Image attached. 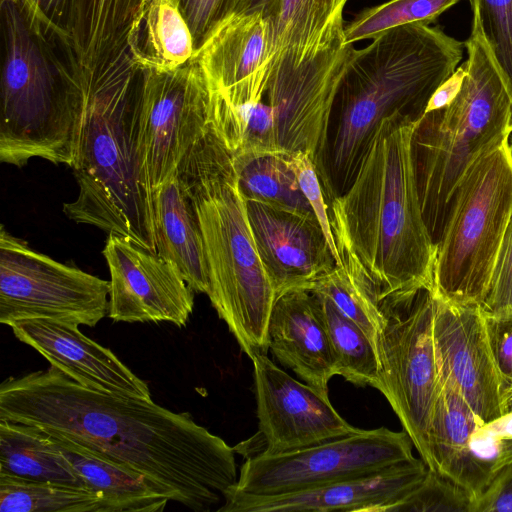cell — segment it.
Here are the masks:
<instances>
[{"label":"cell","instance_id":"cell-1","mask_svg":"<svg viewBox=\"0 0 512 512\" xmlns=\"http://www.w3.org/2000/svg\"><path fill=\"white\" fill-rule=\"evenodd\" d=\"M0 419L36 427L141 474L195 512L222 506L239 476L234 449L189 413L84 387L53 366L2 382Z\"/></svg>","mask_w":512,"mask_h":512},{"label":"cell","instance_id":"cell-2","mask_svg":"<svg viewBox=\"0 0 512 512\" xmlns=\"http://www.w3.org/2000/svg\"><path fill=\"white\" fill-rule=\"evenodd\" d=\"M418 122L385 118L353 183L328 205L340 258L359 266L379 306L433 289L437 246L422 213L413 155Z\"/></svg>","mask_w":512,"mask_h":512},{"label":"cell","instance_id":"cell-3","mask_svg":"<svg viewBox=\"0 0 512 512\" xmlns=\"http://www.w3.org/2000/svg\"><path fill=\"white\" fill-rule=\"evenodd\" d=\"M352 48L315 167L329 205L353 183L381 122L419 121L457 69L465 43L427 23L398 26Z\"/></svg>","mask_w":512,"mask_h":512},{"label":"cell","instance_id":"cell-4","mask_svg":"<svg viewBox=\"0 0 512 512\" xmlns=\"http://www.w3.org/2000/svg\"><path fill=\"white\" fill-rule=\"evenodd\" d=\"M85 70L86 100L72 167L79 192L63 211L77 223L157 252L153 193L140 150V69L125 45Z\"/></svg>","mask_w":512,"mask_h":512},{"label":"cell","instance_id":"cell-5","mask_svg":"<svg viewBox=\"0 0 512 512\" xmlns=\"http://www.w3.org/2000/svg\"><path fill=\"white\" fill-rule=\"evenodd\" d=\"M176 174L200 223L212 306L245 354L266 353L276 293L256 247L231 152L212 121Z\"/></svg>","mask_w":512,"mask_h":512},{"label":"cell","instance_id":"cell-6","mask_svg":"<svg viewBox=\"0 0 512 512\" xmlns=\"http://www.w3.org/2000/svg\"><path fill=\"white\" fill-rule=\"evenodd\" d=\"M0 160L31 158L73 167L86 100V71L74 58L52 57L51 43L29 26L15 0H1Z\"/></svg>","mask_w":512,"mask_h":512},{"label":"cell","instance_id":"cell-7","mask_svg":"<svg viewBox=\"0 0 512 512\" xmlns=\"http://www.w3.org/2000/svg\"><path fill=\"white\" fill-rule=\"evenodd\" d=\"M466 76L455 99L425 113L413 136L424 220L437 244L458 184L486 151L512 134L510 96L488 46L472 28L465 42Z\"/></svg>","mask_w":512,"mask_h":512},{"label":"cell","instance_id":"cell-8","mask_svg":"<svg viewBox=\"0 0 512 512\" xmlns=\"http://www.w3.org/2000/svg\"><path fill=\"white\" fill-rule=\"evenodd\" d=\"M506 137L466 171L436 244V297L481 306L512 215V146Z\"/></svg>","mask_w":512,"mask_h":512},{"label":"cell","instance_id":"cell-9","mask_svg":"<svg viewBox=\"0 0 512 512\" xmlns=\"http://www.w3.org/2000/svg\"><path fill=\"white\" fill-rule=\"evenodd\" d=\"M384 324L376 350L386 397L404 431L430 470L435 471L430 427L439 388L433 320V289L380 306Z\"/></svg>","mask_w":512,"mask_h":512},{"label":"cell","instance_id":"cell-10","mask_svg":"<svg viewBox=\"0 0 512 512\" xmlns=\"http://www.w3.org/2000/svg\"><path fill=\"white\" fill-rule=\"evenodd\" d=\"M405 432L385 427L363 430L306 448L246 456L238 480L240 493L274 496L310 490L380 472L414 459Z\"/></svg>","mask_w":512,"mask_h":512},{"label":"cell","instance_id":"cell-11","mask_svg":"<svg viewBox=\"0 0 512 512\" xmlns=\"http://www.w3.org/2000/svg\"><path fill=\"white\" fill-rule=\"evenodd\" d=\"M109 281L0 232V322L50 319L94 327L108 314Z\"/></svg>","mask_w":512,"mask_h":512},{"label":"cell","instance_id":"cell-12","mask_svg":"<svg viewBox=\"0 0 512 512\" xmlns=\"http://www.w3.org/2000/svg\"><path fill=\"white\" fill-rule=\"evenodd\" d=\"M212 90L193 57L168 71L140 70V150L152 193L211 123Z\"/></svg>","mask_w":512,"mask_h":512},{"label":"cell","instance_id":"cell-13","mask_svg":"<svg viewBox=\"0 0 512 512\" xmlns=\"http://www.w3.org/2000/svg\"><path fill=\"white\" fill-rule=\"evenodd\" d=\"M352 48L343 42L297 67L272 65L266 95L280 151L306 152L315 165Z\"/></svg>","mask_w":512,"mask_h":512},{"label":"cell","instance_id":"cell-14","mask_svg":"<svg viewBox=\"0 0 512 512\" xmlns=\"http://www.w3.org/2000/svg\"><path fill=\"white\" fill-rule=\"evenodd\" d=\"M249 358L253 363L258 434L262 438L259 452L294 451L359 430L340 416L328 394L297 381L266 353L256 351Z\"/></svg>","mask_w":512,"mask_h":512},{"label":"cell","instance_id":"cell-15","mask_svg":"<svg viewBox=\"0 0 512 512\" xmlns=\"http://www.w3.org/2000/svg\"><path fill=\"white\" fill-rule=\"evenodd\" d=\"M110 274L108 317L115 322L187 324L194 292L173 264L129 238L108 234L102 251Z\"/></svg>","mask_w":512,"mask_h":512},{"label":"cell","instance_id":"cell-16","mask_svg":"<svg viewBox=\"0 0 512 512\" xmlns=\"http://www.w3.org/2000/svg\"><path fill=\"white\" fill-rule=\"evenodd\" d=\"M433 336L439 373L454 384L477 417L486 424L506 414L481 306L435 296Z\"/></svg>","mask_w":512,"mask_h":512},{"label":"cell","instance_id":"cell-17","mask_svg":"<svg viewBox=\"0 0 512 512\" xmlns=\"http://www.w3.org/2000/svg\"><path fill=\"white\" fill-rule=\"evenodd\" d=\"M210 87L232 106L260 102L273 64L272 29L260 8L220 21L195 55Z\"/></svg>","mask_w":512,"mask_h":512},{"label":"cell","instance_id":"cell-18","mask_svg":"<svg viewBox=\"0 0 512 512\" xmlns=\"http://www.w3.org/2000/svg\"><path fill=\"white\" fill-rule=\"evenodd\" d=\"M256 247L276 297L307 289L330 272L336 262L314 214L246 200Z\"/></svg>","mask_w":512,"mask_h":512},{"label":"cell","instance_id":"cell-19","mask_svg":"<svg viewBox=\"0 0 512 512\" xmlns=\"http://www.w3.org/2000/svg\"><path fill=\"white\" fill-rule=\"evenodd\" d=\"M422 458L402 462L380 472L310 490L256 496L231 488L218 512H390L424 478Z\"/></svg>","mask_w":512,"mask_h":512},{"label":"cell","instance_id":"cell-20","mask_svg":"<svg viewBox=\"0 0 512 512\" xmlns=\"http://www.w3.org/2000/svg\"><path fill=\"white\" fill-rule=\"evenodd\" d=\"M14 336L39 352L51 366L84 387L129 397L152 399L145 381L109 348L85 336L78 325L50 319L17 321Z\"/></svg>","mask_w":512,"mask_h":512},{"label":"cell","instance_id":"cell-21","mask_svg":"<svg viewBox=\"0 0 512 512\" xmlns=\"http://www.w3.org/2000/svg\"><path fill=\"white\" fill-rule=\"evenodd\" d=\"M267 346L282 365L328 394V383L337 375V367L314 292L292 289L276 297L268 322Z\"/></svg>","mask_w":512,"mask_h":512},{"label":"cell","instance_id":"cell-22","mask_svg":"<svg viewBox=\"0 0 512 512\" xmlns=\"http://www.w3.org/2000/svg\"><path fill=\"white\" fill-rule=\"evenodd\" d=\"M484 423L454 384L439 373V388L430 427L435 471L448 477L476 499L492 481L471 450V436ZM474 506V505H473Z\"/></svg>","mask_w":512,"mask_h":512},{"label":"cell","instance_id":"cell-23","mask_svg":"<svg viewBox=\"0 0 512 512\" xmlns=\"http://www.w3.org/2000/svg\"><path fill=\"white\" fill-rule=\"evenodd\" d=\"M157 253L179 271L194 293L210 292L209 269L193 203L175 173L153 191Z\"/></svg>","mask_w":512,"mask_h":512},{"label":"cell","instance_id":"cell-24","mask_svg":"<svg viewBox=\"0 0 512 512\" xmlns=\"http://www.w3.org/2000/svg\"><path fill=\"white\" fill-rule=\"evenodd\" d=\"M126 45L140 70H174L197 53L190 28L172 0H142Z\"/></svg>","mask_w":512,"mask_h":512},{"label":"cell","instance_id":"cell-25","mask_svg":"<svg viewBox=\"0 0 512 512\" xmlns=\"http://www.w3.org/2000/svg\"><path fill=\"white\" fill-rule=\"evenodd\" d=\"M50 438L84 478L87 487L101 494V512H160L170 501L141 474L73 443Z\"/></svg>","mask_w":512,"mask_h":512},{"label":"cell","instance_id":"cell-26","mask_svg":"<svg viewBox=\"0 0 512 512\" xmlns=\"http://www.w3.org/2000/svg\"><path fill=\"white\" fill-rule=\"evenodd\" d=\"M0 475L89 489L48 435L4 419H0Z\"/></svg>","mask_w":512,"mask_h":512},{"label":"cell","instance_id":"cell-27","mask_svg":"<svg viewBox=\"0 0 512 512\" xmlns=\"http://www.w3.org/2000/svg\"><path fill=\"white\" fill-rule=\"evenodd\" d=\"M142 0H76L70 47L78 61L93 67L121 50Z\"/></svg>","mask_w":512,"mask_h":512},{"label":"cell","instance_id":"cell-28","mask_svg":"<svg viewBox=\"0 0 512 512\" xmlns=\"http://www.w3.org/2000/svg\"><path fill=\"white\" fill-rule=\"evenodd\" d=\"M231 155L239 189L245 200H256L287 210L314 214L300 189L290 153L265 151Z\"/></svg>","mask_w":512,"mask_h":512},{"label":"cell","instance_id":"cell-29","mask_svg":"<svg viewBox=\"0 0 512 512\" xmlns=\"http://www.w3.org/2000/svg\"><path fill=\"white\" fill-rule=\"evenodd\" d=\"M314 293L334 354L337 375L354 385L370 386L381 392L383 383L380 363L373 342L354 321L341 313L328 297Z\"/></svg>","mask_w":512,"mask_h":512},{"label":"cell","instance_id":"cell-30","mask_svg":"<svg viewBox=\"0 0 512 512\" xmlns=\"http://www.w3.org/2000/svg\"><path fill=\"white\" fill-rule=\"evenodd\" d=\"M1 512H101L100 493L81 487L0 475Z\"/></svg>","mask_w":512,"mask_h":512},{"label":"cell","instance_id":"cell-31","mask_svg":"<svg viewBox=\"0 0 512 512\" xmlns=\"http://www.w3.org/2000/svg\"><path fill=\"white\" fill-rule=\"evenodd\" d=\"M342 265L335 266L319 278L310 291L328 297L341 313L354 321L376 347L377 337L384 324V314L373 290L349 257H341Z\"/></svg>","mask_w":512,"mask_h":512},{"label":"cell","instance_id":"cell-32","mask_svg":"<svg viewBox=\"0 0 512 512\" xmlns=\"http://www.w3.org/2000/svg\"><path fill=\"white\" fill-rule=\"evenodd\" d=\"M459 0H390L361 12L344 29V43L373 39L389 29L431 23Z\"/></svg>","mask_w":512,"mask_h":512},{"label":"cell","instance_id":"cell-33","mask_svg":"<svg viewBox=\"0 0 512 512\" xmlns=\"http://www.w3.org/2000/svg\"><path fill=\"white\" fill-rule=\"evenodd\" d=\"M472 28L482 35L507 87L512 106V0H475Z\"/></svg>","mask_w":512,"mask_h":512},{"label":"cell","instance_id":"cell-34","mask_svg":"<svg viewBox=\"0 0 512 512\" xmlns=\"http://www.w3.org/2000/svg\"><path fill=\"white\" fill-rule=\"evenodd\" d=\"M474 498L448 477L428 468L422 481L391 512H473Z\"/></svg>","mask_w":512,"mask_h":512},{"label":"cell","instance_id":"cell-35","mask_svg":"<svg viewBox=\"0 0 512 512\" xmlns=\"http://www.w3.org/2000/svg\"><path fill=\"white\" fill-rule=\"evenodd\" d=\"M185 18L197 50L210 31L223 19L248 13L264 0H172Z\"/></svg>","mask_w":512,"mask_h":512},{"label":"cell","instance_id":"cell-36","mask_svg":"<svg viewBox=\"0 0 512 512\" xmlns=\"http://www.w3.org/2000/svg\"><path fill=\"white\" fill-rule=\"evenodd\" d=\"M31 29L70 46L69 26L76 0H15Z\"/></svg>","mask_w":512,"mask_h":512},{"label":"cell","instance_id":"cell-37","mask_svg":"<svg viewBox=\"0 0 512 512\" xmlns=\"http://www.w3.org/2000/svg\"><path fill=\"white\" fill-rule=\"evenodd\" d=\"M291 164L294 168L300 189L309 202L331 249L336 265L341 266L342 261L334 240L329 207L324 197V192L316 167L310 156L303 151L290 153Z\"/></svg>","mask_w":512,"mask_h":512},{"label":"cell","instance_id":"cell-38","mask_svg":"<svg viewBox=\"0 0 512 512\" xmlns=\"http://www.w3.org/2000/svg\"><path fill=\"white\" fill-rule=\"evenodd\" d=\"M481 308L485 314L493 316L512 313V215L498 249Z\"/></svg>","mask_w":512,"mask_h":512},{"label":"cell","instance_id":"cell-39","mask_svg":"<svg viewBox=\"0 0 512 512\" xmlns=\"http://www.w3.org/2000/svg\"><path fill=\"white\" fill-rule=\"evenodd\" d=\"M485 324L508 412L512 406V313L485 314Z\"/></svg>","mask_w":512,"mask_h":512},{"label":"cell","instance_id":"cell-40","mask_svg":"<svg viewBox=\"0 0 512 512\" xmlns=\"http://www.w3.org/2000/svg\"><path fill=\"white\" fill-rule=\"evenodd\" d=\"M473 512H512V462L496 474L476 499Z\"/></svg>","mask_w":512,"mask_h":512},{"label":"cell","instance_id":"cell-41","mask_svg":"<svg viewBox=\"0 0 512 512\" xmlns=\"http://www.w3.org/2000/svg\"><path fill=\"white\" fill-rule=\"evenodd\" d=\"M465 76L466 66L463 63L437 88L428 102L425 113L448 106L460 92Z\"/></svg>","mask_w":512,"mask_h":512},{"label":"cell","instance_id":"cell-42","mask_svg":"<svg viewBox=\"0 0 512 512\" xmlns=\"http://www.w3.org/2000/svg\"><path fill=\"white\" fill-rule=\"evenodd\" d=\"M482 429L495 437L512 439V406L506 414L482 425Z\"/></svg>","mask_w":512,"mask_h":512},{"label":"cell","instance_id":"cell-43","mask_svg":"<svg viewBox=\"0 0 512 512\" xmlns=\"http://www.w3.org/2000/svg\"><path fill=\"white\" fill-rule=\"evenodd\" d=\"M469 3H470V6L471 8L473 7L474 3H475V0H469Z\"/></svg>","mask_w":512,"mask_h":512}]
</instances>
